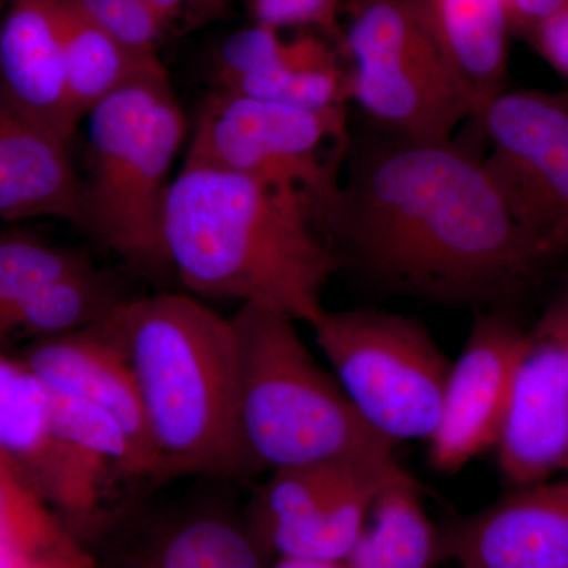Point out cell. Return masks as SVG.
Here are the masks:
<instances>
[{
    "instance_id": "1",
    "label": "cell",
    "mask_w": 568,
    "mask_h": 568,
    "mask_svg": "<svg viewBox=\"0 0 568 568\" xmlns=\"http://www.w3.org/2000/svg\"><path fill=\"white\" fill-rule=\"evenodd\" d=\"M338 189L315 212L339 267L390 293L484 305L549 263L508 211L481 159L454 140H351Z\"/></svg>"
},
{
    "instance_id": "2",
    "label": "cell",
    "mask_w": 568,
    "mask_h": 568,
    "mask_svg": "<svg viewBox=\"0 0 568 568\" xmlns=\"http://www.w3.org/2000/svg\"><path fill=\"white\" fill-rule=\"evenodd\" d=\"M171 272L194 297L227 298L312 324L339 268L304 194L185 160L163 207Z\"/></svg>"
},
{
    "instance_id": "3",
    "label": "cell",
    "mask_w": 568,
    "mask_h": 568,
    "mask_svg": "<svg viewBox=\"0 0 568 568\" xmlns=\"http://www.w3.org/2000/svg\"><path fill=\"white\" fill-rule=\"evenodd\" d=\"M140 398L156 484L248 477L237 432V339L231 316L194 295L130 298L108 317Z\"/></svg>"
},
{
    "instance_id": "4",
    "label": "cell",
    "mask_w": 568,
    "mask_h": 568,
    "mask_svg": "<svg viewBox=\"0 0 568 568\" xmlns=\"http://www.w3.org/2000/svg\"><path fill=\"white\" fill-rule=\"evenodd\" d=\"M231 321L239 357L237 432L248 476L396 459V446L355 413L295 321L257 305H241Z\"/></svg>"
},
{
    "instance_id": "5",
    "label": "cell",
    "mask_w": 568,
    "mask_h": 568,
    "mask_svg": "<svg viewBox=\"0 0 568 568\" xmlns=\"http://www.w3.org/2000/svg\"><path fill=\"white\" fill-rule=\"evenodd\" d=\"M80 230L136 274H170L163 245L168 175L186 133L170 78L133 82L88 114Z\"/></svg>"
},
{
    "instance_id": "6",
    "label": "cell",
    "mask_w": 568,
    "mask_h": 568,
    "mask_svg": "<svg viewBox=\"0 0 568 568\" xmlns=\"http://www.w3.org/2000/svg\"><path fill=\"white\" fill-rule=\"evenodd\" d=\"M355 413L396 444L435 433L450 364L425 325L386 310L324 312L310 324Z\"/></svg>"
},
{
    "instance_id": "7",
    "label": "cell",
    "mask_w": 568,
    "mask_h": 568,
    "mask_svg": "<svg viewBox=\"0 0 568 568\" xmlns=\"http://www.w3.org/2000/svg\"><path fill=\"white\" fill-rule=\"evenodd\" d=\"M351 102L381 132L418 142L450 141L476 121L469 92L403 0H357L343 36Z\"/></svg>"
},
{
    "instance_id": "8",
    "label": "cell",
    "mask_w": 568,
    "mask_h": 568,
    "mask_svg": "<svg viewBox=\"0 0 568 568\" xmlns=\"http://www.w3.org/2000/svg\"><path fill=\"white\" fill-rule=\"evenodd\" d=\"M349 142L346 108L297 110L212 89L185 160L304 194L315 213L338 189Z\"/></svg>"
},
{
    "instance_id": "9",
    "label": "cell",
    "mask_w": 568,
    "mask_h": 568,
    "mask_svg": "<svg viewBox=\"0 0 568 568\" xmlns=\"http://www.w3.org/2000/svg\"><path fill=\"white\" fill-rule=\"evenodd\" d=\"M0 452L89 547L136 499L67 439L47 388L6 351H0Z\"/></svg>"
},
{
    "instance_id": "10",
    "label": "cell",
    "mask_w": 568,
    "mask_h": 568,
    "mask_svg": "<svg viewBox=\"0 0 568 568\" xmlns=\"http://www.w3.org/2000/svg\"><path fill=\"white\" fill-rule=\"evenodd\" d=\"M481 159L508 211L555 260L568 250V108L538 92H503L480 118Z\"/></svg>"
},
{
    "instance_id": "11",
    "label": "cell",
    "mask_w": 568,
    "mask_h": 568,
    "mask_svg": "<svg viewBox=\"0 0 568 568\" xmlns=\"http://www.w3.org/2000/svg\"><path fill=\"white\" fill-rule=\"evenodd\" d=\"M495 450L514 489L568 473V290L526 334Z\"/></svg>"
},
{
    "instance_id": "12",
    "label": "cell",
    "mask_w": 568,
    "mask_h": 568,
    "mask_svg": "<svg viewBox=\"0 0 568 568\" xmlns=\"http://www.w3.org/2000/svg\"><path fill=\"white\" fill-rule=\"evenodd\" d=\"M526 334L499 313L476 317L462 354L448 368L439 420L428 439L435 469L457 473L496 447Z\"/></svg>"
},
{
    "instance_id": "13",
    "label": "cell",
    "mask_w": 568,
    "mask_h": 568,
    "mask_svg": "<svg viewBox=\"0 0 568 568\" xmlns=\"http://www.w3.org/2000/svg\"><path fill=\"white\" fill-rule=\"evenodd\" d=\"M119 515L91 548L97 568H264L246 526L209 504H179Z\"/></svg>"
},
{
    "instance_id": "14",
    "label": "cell",
    "mask_w": 568,
    "mask_h": 568,
    "mask_svg": "<svg viewBox=\"0 0 568 568\" xmlns=\"http://www.w3.org/2000/svg\"><path fill=\"white\" fill-rule=\"evenodd\" d=\"M444 548L459 568H568V473L459 519Z\"/></svg>"
},
{
    "instance_id": "15",
    "label": "cell",
    "mask_w": 568,
    "mask_h": 568,
    "mask_svg": "<svg viewBox=\"0 0 568 568\" xmlns=\"http://www.w3.org/2000/svg\"><path fill=\"white\" fill-rule=\"evenodd\" d=\"M0 93L71 145L81 122L70 103L58 0H11L0 22Z\"/></svg>"
},
{
    "instance_id": "16",
    "label": "cell",
    "mask_w": 568,
    "mask_h": 568,
    "mask_svg": "<svg viewBox=\"0 0 568 568\" xmlns=\"http://www.w3.org/2000/svg\"><path fill=\"white\" fill-rule=\"evenodd\" d=\"M70 149L0 93V219H58L80 227L82 181Z\"/></svg>"
},
{
    "instance_id": "17",
    "label": "cell",
    "mask_w": 568,
    "mask_h": 568,
    "mask_svg": "<svg viewBox=\"0 0 568 568\" xmlns=\"http://www.w3.org/2000/svg\"><path fill=\"white\" fill-rule=\"evenodd\" d=\"M14 355L48 390L92 403L118 417L155 470L133 376L108 320L85 331L22 346Z\"/></svg>"
},
{
    "instance_id": "18",
    "label": "cell",
    "mask_w": 568,
    "mask_h": 568,
    "mask_svg": "<svg viewBox=\"0 0 568 568\" xmlns=\"http://www.w3.org/2000/svg\"><path fill=\"white\" fill-rule=\"evenodd\" d=\"M469 92L480 121L506 92L508 22L504 0H403Z\"/></svg>"
},
{
    "instance_id": "19",
    "label": "cell",
    "mask_w": 568,
    "mask_h": 568,
    "mask_svg": "<svg viewBox=\"0 0 568 568\" xmlns=\"http://www.w3.org/2000/svg\"><path fill=\"white\" fill-rule=\"evenodd\" d=\"M343 55L313 33L276 41L263 61L216 91L297 110L325 111L351 102L349 73Z\"/></svg>"
},
{
    "instance_id": "20",
    "label": "cell",
    "mask_w": 568,
    "mask_h": 568,
    "mask_svg": "<svg viewBox=\"0 0 568 568\" xmlns=\"http://www.w3.org/2000/svg\"><path fill=\"white\" fill-rule=\"evenodd\" d=\"M0 568H97L91 547L2 452Z\"/></svg>"
},
{
    "instance_id": "21",
    "label": "cell",
    "mask_w": 568,
    "mask_h": 568,
    "mask_svg": "<svg viewBox=\"0 0 568 568\" xmlns=\"http://www.w3.org/2000/svg\"><path fill=\"white\" fill-rule=\"evenodd\" d=\"M406 476L409 473L396 459L362 467L312 515L271 530L257 538L256 545L278 558L343 562L364 532L377 497Z\"/></svg>"
},
{
    "instance_id": "22",
    "label": "cell",
    "mask_w": 568,
    "mask_h": 568,
    "mask_svg": "<svg viewBox=\"0 0 568 568\" xmlns=\"http://www.w3.org/2000/svg\"><path fill=\"white\" fill-rule=\"evenodd\" d=\"M130 301L122 280L85 265L33 291L3 321L0 351L11 354L18 343L59 338L103 323Z\"/></svg>"
},
{
    "instance_id": "23",
    "label": "cell",
    "mask_w": 568,
    "mask_h": 568,
    "mask_svg": "<svg viewBox=\"0 0 568 568\" xmlns=\"http://www.w3.org/2000/svg\"><path fill=\"white\" fill-rule=\"evenodd\" d=\"M65 41L67 84L78 121L133 82L168 77L162 59L126 47L93 24L69 0H58Z\"/></svg>"
},
{
    "instance_id": "24",
    "label": "cell",
    "mask_w": 568,
    "mask_h": 568,
    "mask_svg": "<svg viewBox=\"0 0 568 568\" xmlns=\"http://www.w3.org/2000/svg\"><path fill=\"white\" fill-rule=\"evenodd\" d=\"M443 549L444 538L425 514L417 480L409 474L381 493L364 532L342 564L343 568H435Z\"/></svg>"
},
{
    "instance_id": "25",
    "label": "cell",
    "mask_w": 568,
    "mask_h": 568,
    "mask_svg": "<svg viewBox=\"0 0 568 568\" xmlns=\"http://www.w3.org/2000/svg\"><path fill=\"white\" fill-rule=\"evenodd\" d=\"M92 264L77 250L24 233H0V327L33 291Z\"/></svg>"
},
{
    "instance_id": "26",
    "label": "cell",
    "mask_w": 568,
    "mask_h": 568,
    "mask_svg": "<svg viewBox=\"0 0 568 568\" xmlns=\"http://www.w3.org/2000/svg\"><path fill=\"white\" fill-rule=\"evenodd\" d=\"M71 6L126 47L159 55L173 32L141 0H69Z\"/></svg>"
},
{
    "instance_id": "27",
    "label": "cell",
    "mask_w": 568,
    "mask_h": 568,
    "mask_svg": "<svg viewBox=\"0 0 568 568\" xmlns=\"http://www.w3.org/2000/svg\"><path fill=\"white\" fill-rule=\"evenodd\" d=\"M345 0H245L254 24L268 28H312L324 33L328 40L342 48L343 36L339 26Z\"/></svg>"
},
{
    "instance_id": "28",
    "label": "cell",
    "mask_w": 568,
    "mask_h": 568,
    "mask_svg": "<svg viewBox=\"0 0 568 568\" xmlns=\"http://www.w3.org/2000/svg\"><path fill=\"white\" fill-rule=\"evenodd\" d=\"M166 22L174 37L212 24L227 14L226 0H141Z\"/></svg>"
},
{
    "instance_id": "29",
    "label": "cell",
    "mask_w": 568,
    "mask_h": 568,
    "mask_svg": "<svg viewBox=\"0 0 568 568\" xmlns=\"http://www.w3.org/2000/svg\"><path fill=\"white\" fill-rule=\"evenodd\" d=\"M529 37L540 54L568 78V6L541 21Z\"/></svg>"
},
{
    "instance_id": "30",
    "label": "cell",
    "mask_w": 568,
    "mask_h": 568,
    "mask_svg": "<svg viewBox=\"0 0 568 568\" xmlns=\"http://www.w3.org/2000/svg\"><path fill=\"white\" fill-rule=\"evenodd\" d=\"M568 6V0H506L508 31L530 36L541 21Z\"/></svg>"
},
{
    "instance_id": "31",
    "label": "cell",
    "mask_w": 568,
    "mask_h": 568,
    "mask_svg": "<svg viewBox=\"0 0 568 568\" xmlns=\"http://www.w3.org/2000/svg\"><path fill=\"white\" fill-rule=\"evenodd\" d=\"M274 568H343V564L312 559L280 558Z\"/></svg>"
},
{
    "instance_id": "32",
    "label": "cell",
    "mask_w": 568,
    "mask_h": 568,
    "mask_svg": "<svg viewBox=\"0 0 568 568\" xmlns=\"http://www.w3.org/2000/svg\"><path fill=\"white\" fill-rule=\"evenodd\" d=\"M11 3V0H0V22L3 20V14H6L7 9H9V6Z\"/></svg>"
}]
</instances>
